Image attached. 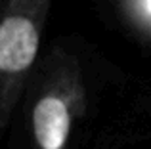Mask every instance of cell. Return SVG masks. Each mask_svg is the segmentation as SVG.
<instances>
[{
  "label": "cell",
  "instance_id": "1",
  "mask_svg": "<svg viewBox=\"0 0 151 149\" xmlns=\"http://www.w3.org/2000/svg\"><path fill=\"white\" fill-rule=\"evenodd\" d=\"M38 34L27 17H8L0 25V69L17 73L33 63Z\"/></svg>",
  "mask_w": 151,
  "mask_h": 149
},
{
  "label": "cell",
  "instance_id": "2",
  "mask_svg": "<svg viewBox=\"0 0 151 149\" xmlns=\"http://www.w3.org/2000/svg\"><path fill=\"white\" fill-rule=\"evenodd\" d=\"M35 136L44 149H59L69 134V113L61 100L44 97L33 115Z\"/></svg>",
  "mask_w": 151,
  "mask_h": 149
},
{
  "label": "cell",
  "instance_id": "3",
  "mask_svg": "<svg viewBox=\"0 0 151 149\" xmlns=\"http://www.w3.org/2000/svg\"><path fill=\"white\" fill-rule=\"evenodd\" d=\"M147 6H149V10H151V0H147Z\"/></svg>",
  "mask_w": 151,
  "mask_h": 149
}]
</instances>
